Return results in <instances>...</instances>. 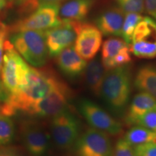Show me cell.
Listing matches in <instances>:
<instances>
[{"instance_id": "11", "label": "cell", "mask_w": 156, "mask_h": 156, "mask_svg": "<svg viewBox=\"0 0 156 156\" xmlns=\"http://www.w3.org/2000/svg\"><path fill=\"white\" fill-rule=\"evenodd\" d=\"M79 22L62 20L57 26L44 31L46 46L51 56H56L64 49L73 46Z\"/></svg>"}, {"instance_id": "6", "label": "cell", "mask_w": 156, "mask_h": 156, "mask_svg": "<svg viewBox=\"0 0 156 156\" xmlns=\"http://www.w3.org/2000/svg\"><path fill=\"white\" fill-rule=\"evenodd\" d=\"M58 3L46 4L40 5L28 16L19 20L9 26V33L23 30L45 31L57 26L62 23L59 17Z\"/></svg>"}, {"instance_id": "16", "label": "cell", "mask_w": 156, "mask_h": 156, "mask_svg": "<svg viewBox=\"0 0 156 156\" xmlns=\"http://www.w3.org/2000/svg\"><path fill=\"white\" fill-rule=\"evenodd\" d=\"M156 111V98L145 92H140L133 98L124 117L126 126H134L146 113Z\"/></svg>"}, {"instance_id": "24", "label": "cell", "mask_w": 156, "mask_h": 156, "mask_svg": "<svg viewBox=\"0 0 156 156\" xmlns=\"http://www.w3.org/2000/svg\"><path fill=\"white\" fill-rule=\"evenodd\" d=\"M120 9L125 12L142 13L145 10V0H116Z\"/></svg>"}, {"instance_id": "15", "label": "cell", "mask_w": 156, "mask_h": 156, "mask_svg": "<svg viewBox=\"0 0 156 156\" xmlns=\"http://www.w3.org/2000/svg\"><path fill=\"white\" fill-rule=\"evenodd\" d=\"M59 69L69 77H77L85 71L87 62L76 51L73 46H69L56 56Z\"/></svg>"}, {"instance_id": "12", "label": "cell", "mask_w": 156, "mask_h": 156, "mask_svg": "<svg viewBox=\"0 0 156 156\" xmlns=\"http://www.w3.org/2000/svg\"><path fill=\"white\" fill-rule=\"evenodd\" d=\"M102 34L95 25L80 21L74 48L85 61H90L96 56L102 44Z\"/></svg>"}, {"instance_id": "17", "label": "cell", "mask_w": 156, "mask_h": 156, "mask_svg": "<svg viewBox=\"0 0 156 156\" xmlns=\"http://www.w3.org/2000/svg\"><path fill=\"white\" fill-rule=\"evenodd\" d=\"M124 13L119 8L105 11L96 20V27L107 36H122Z\"/></svg>"}, {"instance_id": "19", "label": "cell", "mask_w": 156, "mask_h": 156, "mask_svg": "<svg viewBox=\"0 0 156 156\" xmlns=\"http://www.w3.org/2000/svg\"><path fill=\"white\" fill-rule=\"evenodd\" d=\"M84 73L89 89L96 96L101 95L103 82L106 73L102 62L98 59L90 60L86 65Z\"/></svg>"}, {"instance_id": "7", "label": "cell", "mask_w": 156, "mask_h": 156, "mask_svg": "<svg viewBox=\"0 0 156 156\" xmlns=\"http://www.w3.org/2000/svg\"><path fill=\"white\" fill-rule=\"evenodd\" d=\"M131 53L136 57H156V21L142 17L134 30L129 44Z\"/></svg>"}, {"instance_id": "18", "label": "cell", "mask_w": 156, "mask_h": 156, "mask_svg": "<svg viewBox=\"0 0 156 156\" xmlns=\"http://www.w3.org/2000/svg\"><path fill=\"white\" fill-rule=\"evenodd\" d=\"M93 5V0H69L59 7L62 20L82 21L87 16Z\"/></svg>"}, {"instance_id": "20", "label": "cell", "mask_w": 156, "mask_h": 156, "mask_svg": "<svg viewBox=\"0 0 156 156\" xmlns=\"http://www.w3.org/2000/svg\"><path fill=\"white\" fill-rule=\"evenodd\" d=\"M134 85L140 92H145L156 98V67L145 65L138 70Z\"/></svg>"}, {"instance_id": "14", "label": "cell", "mask_w": 156, "mask_h": 156, "mask_svg": "<svg viewBox=\"0 0 156 156\" xmlns=\"http://www.w3.org/2000/svg\"><path fill=\"white\" fill-rule=\"evenodd\" d=\"M131 60L129 45L124 40L111 38L103 43L101 51V62L106 71L127 65Z\"/></svg>"}, {"instance_id": "8", "label": "cell", "mask_w": 156, "mask_h": 156, "mask_svg": "<svg viewBox=\"0 0 156 156\" xmlns=\"http://www.w3.org/2000/svg\"><path fill=\"white\" fill-rule=\"evenodd\" d=\"M78 108L84 119L93 128L114 136L122 133V124L95 103L83 99L80 101Z\"/></svg>"}, {"instance_id": "9", "label": "cell", "mask_w": 156, "mask_h": 156, "mask_svg": "<svg viewBox=\"0 0 156 156\" xmlns=\"http://www.w3.org/2000/svg\"><path fill=\"white\" fill-rule=\"evenodd\" d=\"M74 147L77 156H112L113 152L108 134L94 128L79 136Z\"/></svg>"}, {"instance_id": "10", "label": "cell", "mask_w": 156, "mask_h": 156, "mask_svg": "<svg viewBox=\"0 0 156 156\" xmlns=\"http://www.w3.org/2000/svg\"><path fill=\"white\" fill-rule=\"evenodd\" d=\"M20 134L23 145L32 156H43L47 153L51 143L50 132L42 122L28 120L23 122Z\"/></svg>"}, {"instance_id": "25", "label": "cell", "mask_w": 156, "mask_h": 156, "mask_svg": "<svg viewBox=\"0 0 156 156\" xmlns=\"http://www.w3.org/2000/svg\"><path fill=\"white\" fill-rule=\"evenodd\" d=\"M64 0H23L20 5V12L25 15L32 12L40 5L46 4H54L61 2Z\"/></svg>"}, {"instance_id": "33", "label": "cell", "mask_w": 156, "mask_h": 156, "mask_svg": "<svg viewBox=\"0 0 156 156\" xmlns=\"http://www.w3.org/2000/svg\"><path fill=\"white\" fill-rule=\"evenodd\" d=\"M7 5V0H0V10H1L2 9L5 8Z\"/></svg>"}, {"instance_id": "1", "label": "cell", "mask_w": 156, "mask_h": 156, "mask_svg": "<svg viewBox=\"0 0 156 156\" xmlns=\"http://www.w3.org/2000/svg\"><path fill=\"white\" fill-rule=\"evenodd\" d=\"M63 84L51 70L30 67L26 85L17 92L7 95L0 106V112L8 116L18 112L28 114L35 105Z\"/></svg>"}, {"instance_id": "2", "label": "cell", "mask_w": 156, "mask_h": 156, "mask_svg": "<svg viewBox=\"0 0 156 156\" xmlns=\"http://www.w3.org/2000/svg\"><path fill=\"white\" fill-rule=\"evenodd\" d=\"M131 91L132 76L128 64L106 71L101 95L113 111L119 112L125 108Z\"/></svg>"}, {"instance_id": "3", "label": "cell", "mask_w": 156, "mask_h": 156, "mask_svg": "<svg viewBox=\"0 0 156 156\" xmlns=\"http://www.w3.org/2000/svg\"><path fill=\"white\" fill-rule=\"evenodd\" d=\"M9 41L20 55L33 67H41L46 64L48 52L44 31L23 30L12 33Z\"/></svg>"}, {"instance_id": "29", "label": "cell", "mask_w": 156, "mask_h": 156, "mask_svg": "<svg viewBox=\"0 0 156 156\" xmlns=\"http://www.w3.org/2000/svg\"><path fill=\"white\" fill-rule=\"evenodd\" d=\"M9 34V26L6 25L5 23L0 22V73L2 71L3 62V54L5 43L7 40V37Z\"/></svg>"}, {"instance_id": "21", "label": "cell", "mask_w": 156, "mask_h": 156, "mask_svg": "<svg viewBox=\"0 0 156 156\" xmlns=\"http://www.w3.org/2000/svg\"><path fill=\"white\" fill-rule=\"evenodd\" d=\"M124 139L132 146L156 142V133L142 126L134 125L126 132Z\"/></svg>"}, {"instance_id": "36", "label": "cell", "mask_w": 156, "mask_h": 156, "mask_svg": "<svg viewBox=\"0 0 156 156\" xmlns=\"http://www.w3.org/2000/svg\"><path fill=\"white\" fill-rule=\"evenodd\" d=\"M0 113H1V112H0Z\"/></svg>"}, {"instance_id": "22", "label": "cell", "mask_w": 156, "mask_h": 156, "mask_svg": "<svg viewBox=\"0 0 156 156\" xmlns=\"http://www.w3.org/2000/svg\"><path fill=\"white\" fill-rule=\"evenodd\" d=\"M142 17L140 13L126 12L124 18L122 25V37L124 41L129 45L130 44L132 35L135 28L140 21L142 19Z\"/></svg>"}, {"instance_id": "32", "label": "cell", "mask_w": 156, "mask_h": 156, "mask_svg": "<svg viewBox=\"0 0 156 156\" xmlns=\"http://www.w3.org/2000/svg\"><path fill=\"white\" fill-rule=\"evenodd\" d=\"M7 92L6 91V90L5 88V87H4L2 83H1L0 82V101H5L6 99V98H7Z\"/></svg>"}, {"instance_id": "23", "label": "cell", "mask_w": 156, "mask_h": 156, "mask_svg": "<svg viewBox=\"0 0 156 156\" xmlns=\"http://www.w3.org/2000/svg\"><path fill=\"white\" fill-rule=\"evenodd\" d=\"M15 134V126L10 116L0 113V145L8 144Z\"/></svg>"}, {"instance_id": "27", "label": "cell", "mask_w": 156, "mask_h": 156, "mask_svg": "<svg viewBox=\"0 0 156 156\" xmlns=\"http://www.w3.org/2000/svg\"><path fill=\"white\" fill-rule=\"evenodd\" d=\"M136 125L142 126L156 133V111H152L142 115L137 120Z\"/></svg>"}, {"instance_id": "34", "label": "cell", "mask_w": 156, "mask_h": 156, "mask_svg": "<svg viewBox=\"0 0 156 156\" xmlns=\"http://www.w3.org/2000/svg\"><path fill=\"white\" fill-rule=\"evenodd\" d=\"M153 17L155 19V20H156V15H155V16H153Z\"/></svg>"}, {"instance_id": "31", "label": "cell", "mask_w": 156, "mask_h": 156, "mask_svg": "<svg viewBox=\"0 0 156 156\" xmlns=\"http://www.w3.org/2000/svg\"><path fill=\"white\" fill-rule=\"evenodd\" d=\"M145 9L153 17L156 15V0H145Z\"/></svg>"}, {"instance_id": "5", "label": "cell", "mask_w": 156, "mask_h": 156, "mask_svg": "<svg viewBox=\"0 0 156 156\" xmlns=\"http://www.w3.org/2000/svg\"><path fill=\"white\" fill-rule=\"evenodd\" d=\"M80 124L69 111H63L52 116L49 132L55 145L62 151H68L74 147L80 136Z\"/></svg>"}, {"instance_id": "28", "label": "cell", "mask_w": 156, "mask_h": 156, "mask_svg": "<svg viewBox=\"0 0 156 156\" xmlns=\"http://www.w3.org/2000/svg\"><path fill=\"white\" fill-rule=\"evenodd\" d=\"M134 150L136 156H156V142L134 146Z\"/></svg>"}, {"instance_id": "26", "label": "cell", "mask_w": 156, "mask_h": 156, "mask_svg": "<svg viewBox=\"0 0 156 156\" xmlns=\"http://www.w3.org/2000/svg\"><path fill=\"white\" fill-rule=\"evenodd\" d=\"M112 156H136L134 147L129 144L125 140L120 139L116 142L113 150Z\"/></svg>"}, {"instance_id": "4", "label": "cell", "mask_w": 156, "mask_h": 156, "mask_svg": "<svg viewBox=\"0 0 156 156\" xmlns=\"http://www.w3.org/2000/svg\"><path fill=\"white\" fill-rule=\"evenodd\" d=\"M30 67L9 40L6 41L1 77L8 94L17 92L26 85Z\"/></svg>"}, {"instance_id": "30", "label": "cell", "mask_w": 156, "mask_h": 156, "mask_svg": "<svg viewBox=\"0 0 156 156\" xmlns=\"http://www.w3.org/2000/svg\"><path fill=\"white\" fill-rule=\"evenodd\" d=\"M0 156H26L23 151L16 147L12 146H1Z\"/></svg>"}, {"instance_id": "13", "label": "cell", "mask_w": 156, "mask_h": 156, "mask_svg": "<svg viewBox=\"0 0 156 156\" xmlns=\"http://www.w3.org/2000/svg\"><path fill=\"white\" fill-rule=\"evenodd\" d=\"M70 96L71 90L64 83L35 105L28 114L40 117L55 116L67 109Z\"/></svg>"}, {"instance_id": "35", "label": "cell", "mask_w": 156, "mask_h": 156, "mask_svg": "<svg viewBox=\"0 0 156 156\" xmlns=\"http://www.w3.org/2000/svg\"><path fill=\"white\" fill-rule=\"evenodd\" d=\"M9 1H12V0H9ZM21 1H23V0H21Z\"/></svg>"}]
</instances>
